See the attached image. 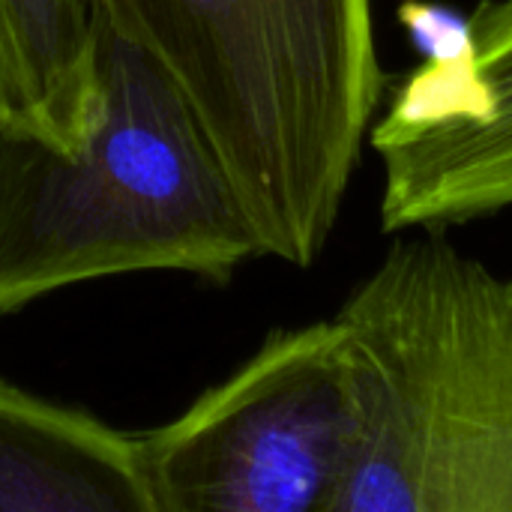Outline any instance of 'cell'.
I'll return each instance as SVG.
<instances>
[{"label":"cell","mask_w":512,"mask_h":512,"mask_svg":"<svg viewBox=\"0 0 512 512\" xmlns=\"http://www.w3.org/2000/svg\"><path fill=\"white\" fill-rule=\"evenodd\" d=\"M99 108L75 150L0 129V315L90 279L228 282L261 258L234 180L177 78L93 12Z\"/></svg>","instance_id":"1"},{"label":"cell","mask_w":512,"mask_h":512,"mask_svg":"<svg viewBox=\"0 0 512 512\" xmlns=\"http://www.w3.org/2000/svg\"><path fill=\"white\" fill-rule=\"evenodd\" d=\"M204 120L261 258L324 252L384 102L372 0H87Z\"/></svg>","instance_id":"2"},{"label":"cell","mask_w":512,"mask_h":512,"mask_svg":"<svg viewBox=\"0 0 512 512\" xmlns=\"http://www.w3.org/2000/svg\"><path fill=\"white\" fill-rule=\"evenodd\" d=\"M336 318L369 411L336 512H512V276L420 228Z\"/></svg>","instance_id":"3"},{"label":"cell","mask_w":512,"mask_h":512,"mask_svg":"<svg viewBox=\"0 0 512 512\" xmlns=\"http://www.w3.org/2000/svg\"><path fill=\"white\" fill-rule=\"evenodd\" d=\"M366 420L348 327L276 330L174 423L138 435L156 512H336Z\"/></svg>","instance_id":"4"},{"label":"cell","mask_w":512,"mask_h":512,"mask_svg":"<svg viewBox=\"0 0 512 512\" xmlns=\"http://www.w3.org/2000/svg\"><path fill=\"white\" fill-rule=\"evenodd\" d=\"M402 21L426 57L369 129L384 171L381 228H447L512 210V0H480L462 21L405 3Z\"/></svg>","instance_id":"5"},{"label":"cell","mask_w":512,"mask_h":512,"mask_svg":"<svg viewBox=\"0 0 512 512\" xmlns=\"http://www.w3.org/2000/svg\"><path fill=\"white\" fill-rule=\"evenodd\" d=\"M0 512H156L138 435L0 378Z\"/></svg>","instance_id":"6"},{"label":"cell","mask_w":512,"mask_h":512,"mask_svg":"<svg viewBox=\"0 0 512 512\" xmlns=\"http://www.w3.org/2000/svg\"><path fill=\"white\" fill-rule=\"evenodd\" d=\"M87 0H0V129L75 150L96 117Z\"/></svg>","instance_id":"7"}]
</instances>
